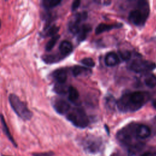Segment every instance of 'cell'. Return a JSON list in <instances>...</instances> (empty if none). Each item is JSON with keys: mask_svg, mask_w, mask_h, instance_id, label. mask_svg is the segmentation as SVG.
Masks as SVG:
<instances>
[{"mask_svg": "<svg viewBox=\"0 0 156 156\" xmlns=\"http://www.w3.org/2000/svg\"><path fill=\"white\" fill-rule=\"evenodd\" d=\"M146 96L141 91H135L124 94L117 102V106L121 112H135L144 104Z\"/></svg>", "mask_w": 156, "mask_h": 156, "instance_id": "cell-1", "label": "cell"}, {"mask_svg": "<svg viewBox=\"0 0 156 156\" xmlns=\"http://www.w3.org/2000/svg\"><path fill=\"white\" fill-rule=\"evenodd\" d=\"M149 13V6L146 1H140L138 2V9L132 10L129 13V20L134 25L143 26Z\"/></svg>", "mask_w": 156, "mask_h": 156, "instance_id": "cell-2", "label": "cell"}, {"mask_svg": "<svg viewBox=\"0 0 156 156\" xmlns=\"http://www.w3.org/2000/svg\"><path fill=\"white\" fill-rule=\"evenodd\" d=\"M9 101L12 108L18 117L24 121L30 120L32 118V112L28 108L26 104L16 94H10L9 96Z\"/></svg>", "mask_w": 156, "mask_h": 156, "instance_id": "cell-3", "label": "cell"}, {"mask_svg": "<svg viewBox=\"0 0 156 156\" xmlns=\"http://www.w3.org/2000/svg\"><path fill=\"white\" fill-rule=\"evenodd\" d=\"M66 118L74 126L79 128L86 127L89 123L88 118L82 108L76 107L66 115Z\"/></svg>", "mask_w": 156, "mask_h": 156, "instance_id": "cell-4", "label": "cell"}, {"mask_svg": "<svg viewBox=\"0 0 156 156\" xmlns=\"http://www.w3.org/2000/svg\"><path fill=\"white\" fill-rule=\"evenodd\" d=\"M155 68V64L154 62L139 58L133 60L129 65V68L132 71L138 73L148 72Z\"/></svg>", "mask_w": 156, "mask_h": 156, "instance_id": "cell-5", "label": "cell"}, {"mask_svg": "<svg viewBox=\"0 0 156 156\" xmlns=\"http://www.w3.org/2000/svg\"><path fill=\"white\" fill-rule=\"evenodd\" d=\"M135 124H130L122 128L117 133V138L121 143L129 144L132 140V138L135 136Z\"/></svg>", "mask_w": 156, "mask_h": 156, "instance_id": "cell-6", "label": "cell"}, {"mask_svg": "<svg viewBox=\"0 0 156 156\" xmlns=\"http://www.w3.org/2000/svg\"><path fill=\"white\" fill-rule=\"evenodd\" d=\"M87 16H88V14L87 12L77 13L69 23L68 28L69 31L73 34H78L80 29L79 27L80 23L82 21L85 20Z\"/></svg>", "mask_w": 156, "mask_h": 156, "instance_id": "cell-7", "label": "cell"}, {"mask_svg": "<svg viewBox=\"0 0 156 156\" xmlns=\"http://www.w3.org/2000/svg\"><path fill=\"white\" fill-rule=\"evenodd\" d=\"M53 107L55 110L60 115L65 114L70 109L69 104L62 99L55 100L53 102Z\"/></svg>", "mask_w": 156, "mask_h": 156, "instance_id": "cell-8", "label": "cell"}, {"mask_svg": "<svg viewBox=\"0 0 156 156\" xmlns=\"http://www.w3.org/2000/svg\"><path fill=\"white\" fill-rule=\"evenodd\" d=\"M135 136L140 139H144L151 135V129L144 124H136L135 127Z\"/></svg>", "mask_w": 156, "mask_h": 156, "instance_id": "cell-9", "label": "cell"}, {"mask_svg": "<svg viewBox=\"0 0 156 156\" xmlns=\"http://www.w3.org/2000/svg\"><path fill=\"white\" fill-rule=\"evenodd\" d=\"M105 63L108 66H115L119 62V57L117 54L114 52L107 53L105 57Z\"/></svg>", "mask_w": 156, "mask_h": 156, "instance_id": "cell-10", "label": "cell"}, {"mask_svg": "<svg viewBox=\"0 0 156 156\" xmlns=\"http://www.w3.org/2000/svg\"><path fill=\"white\" fill-rule=\"evenodd\" d=\"M52 76L58 83L63 84L67 79V72L63 68L57 69L52 73Z\"/></svg>", "mask_w": 156, "mask_h": 156, "instance_id": "cell-11", "label": "cell"}, {"mask_svg": "<svg viewBox=\"0 0 156 156\" xmlns=\"http://www.w3.org/2000/svg\"><path fill=\"white\" fill-rule=\"evenodd\" d=\"M122 26V24L121 23H117V24H113L101 23L96 27L95 30V33L96 34L98 35L102 32L110 30L115 28H119Z\"/></svg>", "mask_w": 156, "mask_h": 156, "instance_id": "cell-12", "label": "cell"}, {"mask_svg": "<svg viewBox=\"0 0 156 156\" xmlns=\"http://www.w3.org/2000/svg\"><path fill=\"white\" fill-rule=\"evenodd\" d=\"M59 50L62 56L65 57L70 54L73 51V45L71 42L67 40L62 41L59 46Z\"/></svg>", "mask_w": 156, "mask_h": 156, "instance_id": "cell-13", "label": "cell"}, {"mask_svg": "<svg viewBox=\"0 0 156 156\" xmlns=\"http://www.w3.org/2000/svg\"><path fill=\"white\" fill-rule=\"evenodd\" d=\"M0 119H1V124H2V129H3V131L4 132V133L5 134V135L7 136V138H9V140L12 143V144L15 146L16 147V143L15 141V140L13 139L12 135H11L10 133V132L9 130V129L7 125V123L5 121V119L4 118V116L2 115V114H0Z\"/></svg>", "mask_w": 156, "mask_h": 156, "instance_id": "cell-14", "label": "cell"}, {"mask_svg": "<svg viewBox=\"0 0 156 156\" xmlns=\"http://www.w3.org/2000/svg\"><path fill=\"white\" fill-rule=\"evenodd\" d=\"M91 27L88 24H83L80 29V30L78 33L77 40L79 41H82L85 40L87 38V34L91 30Z\"/></svg>", "mask_w": 156, "mask_h": 156, "instance_id": "cell-15", "label": "cell"}, {"mask_svg": "<svg viewBox=\"0 0 156 156\" xmlns=\"http://www.w3.org/2000/svg\"><path fill=\"white\" fill-rule=\"evenodd\" d=\"M60 27L55 25H52L51 26H48L44 29L43 33L41 34L43 37H53L57 35V32L59 31Z\"/></svg>", "mask_w": 156, "mask_h": 156, "instance_id": "cell-16", "label": "cell"}, {"mask_svg": "<svg viewBox=\"0 0 156 156\" xmlns=\"http://www.w3.org/2000/svg\"><path fill=\"white\" fill-rule=\"evenodd\" d=\"M63 57H64L60 56L57 54H47L42 56V59L46 63L51 64L58 62Z\"/></svg>", "mask_w": 156, "mask_h": 156, "instance_id": "cell-17", "label": "cell"}, {"mask_svg": "<svg viewBox=\"0 0 156 156\" xmlns=\"http://www.w3.org/2000/svg\"><path fill=\"white\" fill-rule=\"evenodd\" d=\"M68 99L73 103H75L79 97V93L77 90L74 87H69L68 90Z\"/></svg>", "mask_w": 156, "mask_h": 156, "instance_id": "cell-18", "label": "cell"}, {"mask_svg": "<svg viewBox=\"0 0 156 156\" xmlns=\"http://www.w3.org/2000/svg\"><path fill=\"white\" fill-rule=\"evenodd\" d=\"M61 3L60 0H43L42 1V5L46 9L54 8Z\"/></svg>", "mask_w": 156, "mask_h": 156, "instance_id": "cell-19", "label": "cell"}, {"mask_svg": "<svg viewBox=\"0 0 156 156\" xmlns=\"http://www.w3.org/2000/svg\"><path fill=\"white\" fill-rule=\"evenodd\" d=\"M87 148L91 152H96L97 150L99 149L100 146L99 141L96 140H89L86 144Z\"/></svg>", "mask_w": 156, "mask_h": 156, "instance_id": "cell-20", "label": "cell"}, {"mask_svg": "<svg viewBox=\"0 0 156 156\" xmlns=\"http://www.w3.org/2000/svg\"><path fill=\"white\" fill-rule=\"evenodd\" d=\"M144 83L149 88H154L156 86V76L153 74L147 76L144 79Z\"/></svg>", "mask_w": 156, "mask_h": 156, "instance_id": "cell-21", "label": "cell"}, {"mask_svg": "<svg viewBox=\"0 0 156 156\" xmlns=\"http://www.w3.org/2000/svg\"><path fill=\"white\" fill-rule=\"evenodd\" d=\"M60 36L58 34L52 37L46 43V44L45 46V50L46 51H50L51 50H52V49L54 48V46L55 45L56 43L60 38Z\"/></svg>", "mask_w": 156, "mask_h": 156, "instance_id": "cell-22", "label": "cell"}, {"mask_svg": "<svg viewBox=\"0 0 156 156\" xmlns=\"http://www.w3.org/2000/svg\"><path fill=\"white\" fill-rule=\"evenodd\" d=\"M66 87L63 85V84L57 83L56 84L54 87V91L58 94H65L66 91H68V88L66 89Z\"/></svg>", "mask_w": 156, "mask_h": 156, "instance_id": "cell-23", "label": "cell"}, {"mask_svg": "<svg viewBox=\"0 0 156 156\" xmlns=\"http://www.w3.org/2000/svg\"><path fill=\"white\" fill-rule=\"evenodd\" d=\"M86 70H88L87 69H86V68L76 65L73 68L72 73L74 77H77V76L80 75L83 73V71H85Z\"/></svg>", "mask_w": 156, "mask_h": 156, "instance_id": "cell-24", "label": "cell"}, {"mask_svg": "<svg viewBox=\"0 0 156 156\" xmlns=\"http://www.w3.org/2000/svg\"><path fill=\"white\" fill-rule=\"evenodd\" d=\"M81 63L84 65L86 66L90 67V68H92L94 67L95 66V63L94 62V60L90 57H87V58H84L82 60H81L80 61Z\"/></svg>", "mask_w": 156, "mask_h": 156, "instance_id": "cell-25", "label": "cell"}, {"mask_svg": "<svg viewBox=\"0 0 156 156\" xmlns=\"http://www.w3.org/2000/svg\"><path fill=\"white\" fill-rule=\"evenodd\" d=\"M119 57L122 60L127 61L129 60L131 57V53L129 51H119Z\"/></svg>", "mask_w": 156, "mask_h": 156, "instance_id": "cell-26", "label": "cell"}, {"mask_svg": "<svg viewBox=\"0 0 156 156\" xmlns=\"http://www.w3.org/2000/svg\"><path fill=\"white\" fill-rule=\"evenodd\" d=\"M54 153L51 151L44 152H38L34 153L33 156H53Z\"/></svg>", "mask_w": 156, "mask_h": 156, "instance_id": "cell-27", "label": "cell"}, {"mask_svg": "<svg viewBox=\"0 0 156 156\" xmlns=\"http://www.w3.org/2000/svg\"><path fill=\"white\" fill-rule=\"evenodd\" d=\"M80 1H79V0H76V1H73V2L72 3V5H71L72 11L76 10L80 6Z\"/></svg>", "mask_w": 156, "mask_h": 156, "instance_id": "cell-28", "label": "cell"}, {"mask_svg": "<svg viewBox=\"0 0 156 156\" xmlns=\"http://www.w3.org/2000/svg\"><path fill=\"white\" fill-rule=\"evenodd\" d=\"M141 156H154V155L152 153L147 152L144 153L143 155H141Z\"/></svg>", "mask_w": 156, "mask_h": 156, "instance_id": "cell-29", "label": "cell"}, {"mask_svg": "<svg viewBox=\"0 0 156 156\" xmlns=\"http://www.w3.org/2000/svg\"><path fill=\"white\" fill-rule=\"evenodd\" d=\"M152 105H153V107L156 109V99L154 100V101H153V102H152Z\"/></svg>", "mask_w": 156, "mask_h": 156, "instance_id": "cell-30", "label": "cell"}, {"mask_svg": "<svg viewBox=\"0 0 156 156\" xmlns=\"http://www.w3.org/2000/svg\"><path fill=\"white\" fill-rule=\"evenodd\" d=\"M1 27V20H0V28Z\"/></svg>", "mask_w": 156, "mask_h": 156, "instance_id": "cell-31", "label": "cell"}, {"mask_svg": "<svg viewBox=\"0 0 156 156\" xmlns=\"http://www.w3.org/2000/svg\"><path fill=\"white\" fill-rule=\"evenodd\" d=\"M2 156H7V155H2Z\"/></svg>", "mask_w": 156, "mask_h": 156, "instance_id": "cell-32", "label": "cell"}, {"mask_svg": "<svg viewBox=\"0 0 156 156\" xmlns=\"http://www.w3.org/2000/svg\"><path fill=\"white\" fill-rule=\"evenodd\" d=\"M112 156H115V155H112Z\"/></svg>", "mask_w": 156, "mask_h": 156, "instance_id": "cell-33", "label": "cell"}]
</instances>
